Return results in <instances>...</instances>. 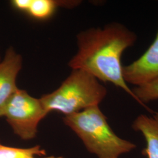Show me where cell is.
Here are the masks:
<instances>
[{"mask_svg": "<svg viewBox=\"0 0 158 158\" xmlns=\"http://www.w3.org/2000/svg\"><path fill=\"white\" fill-rule=\"evenodd\" d=\"M66 3L53 0H30L27 12L34 18L45 19L53 14L59 6Z\"/></svg>", "mask_w": 158, "mask_h": 158, "instance_id": "cell-9", "label": "cell"}, {"mask_svg": "<svg viewBox=\"0 0 158 158\" xmlns=\"http://www.w3.org/2000/svg\"><path fill=\"white\" fill-rule=\"evenodd\" d=\"M1 57H0V61H1Z\"/></svg>", "mask_w": 158, "mask_h": 158, "instance_id": "cell-11", "label": "cell"}, {"mask_svg": "<svg viewBox=\"0 0 158 158\" xmlns=\"http://www.w3.org/2000/svg\"><path fill=\"white\" fill-rule=\"evenodd\" d=\"M63 121L98 158H119L136 148L135 143L120 138L113 131L99 106L66 115Z\"/></svg>", "mask_w": 158, "mask_h": 158, "instance_id": "cell-2", "label": "cell"}, {"mask_svg": "<svg viewBox=\"0 0 158 158\" xmlns=\"http://www.w3.org/2000/svg\"><path fill=\"white\" fill-rule=\"evenodd\" d=\"M23 67V57L12 47L8 48L0 61V117L17 90L18 75Z\"/></svg>", "mask_w": 158, "mask_h": 158, "instance_id": "cell-6", "label": "cell"}, {"mask_svg": "<svg viewBox=\"0 0 158 158\" xmlns=\"http://www.w3.org/2000/svg\"><path fill=\"white\" fill-rule=\"evenodd\" d=\"M48 114L40 98L18 88L8 102L3 117L17 135L29 140L36 136L38 125Z\"/></svg>", "mask_w": 158, "mask_h": 158, "instance_id": "cell-4", "label": "cell"}, {"mask_svg": "<svg viewBox=\"0 0 158 158\" xmlns=\"http://www.w3.org/2000/svg\"><path fill=\"white\" fill-rule=\"evenodd\" d=\"M45 150L40 145L28 148L8 147L0 143V158H64L54 156H45Z\"/></svg>", "mask_w": 158, "mask_h": 158, "instance_id": "cell-8", "label": "cell"}, {"mask_svg": "<svg viewBox=\"0 0 158 158\" xmlns=\"http://www.w3.org/2000/svg\"><path fill=\"white\" fill-rule=\"evenodd\" d=\"M137 35L121 23L91 28L77 35V51L69 62L74 69L83 70L104 83L121 89L135 100L123 75V53L134 45Z\"/></svg>", "mask_w": 158, "mask_h": 158, "instance_id": "cell-1", "label": "cell"}, {"mask_svg": "<svg viewBox=\"0 0 158 158\" xmlns=\"http://www.w3.org/2000/svg\"><path fill=\"white\" fill-rule=\"evenodd\" d=\"M132 91L135 100L142 106L158 100V78L143 85L135 86Z\"/></svg>", "mask_w": 158, "mask_h": 158, "instance_id": "cell-10", "label": "cell"}, {"mask_svg": "<svg viewBox=\"0 0 158 158\" xmlns=\"http://www.w3.org/2000/svg\"><path fill=\"white\" fill-rule=\"evenodd\" d=\"M127 84L138 86L158 78V29L155 38L145 52L133 62L123 66Z\"/></svg>", "mask_w": 158, "mask_h": 158, "instance_id": "cell-5", "label": "cell"}, {"mask_svg": "<svg viewBox=\"0 0 158 158\" xmlns=\"http://www.w3.org/2000/svg\"><path fill=\"white\" fill-rule=\"evenodd\" d=\"M132 127L141 134L146 142V147L142 153L147 158H158V110L151 116L138 115Z\"/></svg>", "mask_w": 158, "mask_h": 158, "instance_id": "cell-7", "label": "cell"}, {"mask_svg": "<svg viewBox=\"0 0 158 158\" xmlns=\"http://www.w3.org/2000/svg\"><path fill=\"white\" fill-rule=\"evenodd\" d=\"M107 94V89L99 80L74 69L59 88L40 99L48 113L57 111L66 116L99 106Z\"/></svg>", "mask_w": 158, "mask_h": 158, "instance_id": "cell-3", "label": "cell"}]
</instances>
